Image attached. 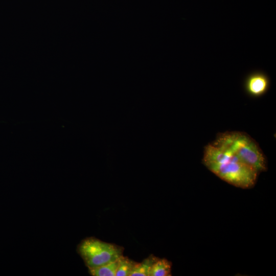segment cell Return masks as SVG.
<instances>
[{
    "instance_id": "8",
    "label": "cell",
    "mask_w": 276,
    "mask_h": 276,
    "mask_svg": "<svg viewBox=\"0 0 276 276\" xmlns=\"http://www.w3.org/2000/svg\"><path fill=\"white\" fill-rule=\"evenodd\" d=\"M137 263L127 257L121 256L118 259L116 276H129L131 271Z\"/></svg>"
},
{
    "instance_id": "3",
    "label": "cell",
    "mask_w": 276,
    "mask_h": 276,
    "mask_svg": "<svg viewBox=\"0 0 276 276\" xmlns=\"http://www.w3.org/2000/svg\"><path fill=\"white\" fill-rule=\"evenodd\" d=\"M77 251L86 266L90 269L117 261L123 255L124 248L90 237L80 242Z\"/></svg>"
},
{
    "instance_id": "2",
    "label": "cell",
    "mask_w": 276,
    "mask_h": 276,
    "mask_svg": "<svg viewBox=\"0 0 276 276\" xmlns=\"http://www.w3.org/2000/svg\"><path fill=\"white\" fill-rule=\"evenodd\" d=\"M215 141L229 149L258 173L266 170L263 153L256 142L246 134L239 131L226 132L220 134Z\"/></svg>"
},
{
    "instance_id": "5",
    "label": "cell",
    "mask_w": 276,
    "mask_h": 276,
    "mask_svg": "<svg viewBox=\"0 0 276 276\" xmlns=\"http://www.w3.org/2000/svg\"><path fill=\"white\" fill-rule=\"evenodd\" d=\"M158 258L152 254L150 255L142 262L136 264L129 276H149L152 265Z\"/></svg>"
},
{
    "instance_id": "7",
    "label": "cell",
    "mask_w": 276,
    "mask_h": 276,
    "mask_svg": "<svg viewBox=\"0 0 276 276\" xmlns=\"http://www.w3.org/2000/svg\"><path fill=\"white\" fill-rule=\"evenodd\" d=\"M118 267V260L94 268L88 269V272L93 276H115Z\"/></svg>"
},
{
    "instance_id": "6",
    "label": "cell",
    "mask_w": 276,
    "mask_h": 276,
    "mask_svg": "<svg viewBox=\"0 0 276 276\" xmlns=\"http://www.w3.org/2000/svg\"><path fill=\"white\" fill-rule=\"evenodd\" d=\"M172 263L166 259L158 258L152 265L149 276L171 275Z\"/></svg>"
},
{
    "instance_id": "1",
    "label": "cell",
    "mask_w": 276,
    "mask_h": 276,
    "mask_svg": "<svg viewBox=\"0 0 276 276\" xmlns=\"http://www.w3.org/2000/svg\"><path fill=\"white\" fill-rule=\"evenodd\" d=\"M202 162L218 177L242 189L254 187L259 174L229 149L215 141L204 147Z\"/></svg>"
},
{
    "instance_id": "4",
    "label": "cell",
    "mask_w": 276,
    "mask_h": 276,
    "mask_svg": "<svg viewBox=\"0 0 276 276\" xmlns=\"http://www.w3.org/2000/svg\"><path fill=\"white\" fill-rule=\"evenodd\" d=\"M269 81L267 76L262 72L253 73L247 78L245 87L247 93L253 97L264 94L268 89Z\"/></svg>"
}]
</instances>
